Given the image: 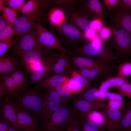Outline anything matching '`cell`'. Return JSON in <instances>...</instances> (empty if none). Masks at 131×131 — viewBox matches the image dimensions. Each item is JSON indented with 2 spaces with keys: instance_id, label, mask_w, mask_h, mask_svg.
<instances>
[{
  "instance_id": "obj_5",
  "label": "cell",
  "mask_w": 131,
  "mask_h": 131,
  "mask_svg": "<svg viewBox=\"0 0 131 131\" xmlns=\"http://www.w3.org/2000/svg\"><path fill=\"white\" fill-rule=\"evenodd\" d=\"M52 27L59 35L61 43L72 50L78 47L81 42L86 40L83 32L67 20Z\"/></svg>"
},
{
  "instance_id": "obj_12",
  "label": "cell",
  "mask_w": 131,
  "mask_h": 131,
  "mask_svg": "<svg viewBox=\"0 0 131 131\" xmlns=\"http://www.w3.org/2000/svg\"><path fill=\"white\" fill-rule=\"evenodd\" d=\"M59 54L54 52L44 61L42 65L32 72L30 77V85L37 84L52 73L53 65Z\"/></svg>"
},
{
  "instance_id": "obj_53",
  "label": "cell",
  "mask_w": 131,
  "mask_h": 131,
  "mask_svg": "<svg viewBox=\"0 0 131 131\" xmlns=\"http://www.w3.org/2000/svg\"><path fill=\"white\" fill-rule=\"evenodd\" d=\"M106 92L99 91L98 94V100H103L107 98L106 95Z\"/></svg>"
},
{
  "instance_id": "obj_19",
  "label": "cell",
  "mask_w": 131,
  "mask_h": 131,
  "mask_svg": "<svg viewBox=\"0 0 131 131\" xmlns=\"http://www.w3.org/2000/svg\"><path fill=\"white\" fill-rule=\"evenodd\" d=\"M6 75L10 76L12 78L20 95L25 93L30 88V81L28 74L21 66H17Z\"/></svg>"
},
{
  "instance_id": "obj_49",
  "label": "cell",
  "mask_w": 131,
  "mask_h": 131,
  "mask_svg": "<svg viewBox=\"0 0 131 131\" xmlns=\"http://www.w3.org/2000/svg\"><path fill=\"white\" fill-rule=\"evenodd\" d=\"M121 3L119 5L122 8L131 10V0H121Z\"/></svg>"
},
{
  "instance_id": "obj_31",
  "label": "cell",
  "mask_w": 131,
  "mask_h": 131,
  "mask_svg": "<svg viewBox=\"0 0 131 131\" xmlns=\"http://www.w3.org/2000/svg\"><path fill=\"white\" fill-rule=\"evenodd\" d=\"M0 79L3 81L7 90L8 94L9 96L16 98L20 95L14 81L10 76L6 75Z\"/></svg>"
},
{
  "instance_id": "obj_41",
  "label": "cell",
  "mask_w": 131,
  "mask_h": 131,
  "mask_svg": "<svg viewBox=\"0 0 131 131\" xmlns=\"http://www.w3.org/2000/svg\"><path fill=\"white\" fill-rule=\"evenodd\" d=\"M118 93L122 96H124L131 98V83H126L117 89Z\"/></svg>"
},
{
  "instance_id": "obj_48",
  "label": "cell",
  "mask_w": 131,
  "mask_h": 131,
  "mask_svg": "<svg viewBox=\"0 0 131 131\" xmlns=\"http://www.w3.org/2000/svg\"><path fill=\"white\" fill-rule=\"evenodd\" d=\"M8 94V91L3 81L1 80L0 82V98L1 99Z\"/></svg>"
},
{
  "instance_id": "obj_54",
  "label": "cell",
  "mask_w": 131,
  "mask_h": 131,
  "mask_svg": "<svg viewBox=\"0 0 131 131\" xmlns=\"http://www.w3.org/2000/svg\"><path fill=\"white\" fill-rule=\"evenodd\" d=\"M8 131H23L20 128L16 127L12 125L10 127Z\"/></svg>"
},
{
  "instance_id": "obj_21",
  "label": "cell",
  "mask_w": 131,
  "mask_h": 131,
  "mask_svg": "<svg viewBox=\"0 0 131 131\" xmlns=\"http://www.w3.org/2000/svg\"><path fill=\"white\" fill-rule=\"evenodd\" d=\"M73 77L64 83V85L72 92H81L89 88L91 80L78 74H74Z\"/></svg>"
},
{
  "instance_id": "obj_52",
  "label": "cell",
  "mask_w": 131,
  "mask_h": 131,
  "mask_svg": "<svg viewBox=\"0 0 131 131\" xmlns=\"http://www.w3.org/2000/svg\"><path fill=\"white\" fill-rule=\"evenodd\" d=\"M8 25L3 15H1L0 17V31L4 29Z\"/></svg>"
},
{
  "instance_id": "obj_29",
  "label": "cell",
  "mask_w": 131,
  "mask_h": 131,
  "mask_svg": "<svg viewBox=\"0 0 131 131\" xmlns=\"http://www.w3.org/2000/svg\"><path fill=\"white\" fill-rule=\"evenodd\" d=\"M0 12H2V15L8 25L14 27L18 18L17 12L5 6L2 0H0Z\"/></svg>"
},
{
  "instance_id": "obj_15",
  "label": "cell",
  "mask_w": 131,
  "mask_h": 131,
  "mask_svg": "<svg viewBox=\"0 0 131 131\" xmlns=\"http://www.w3.org/2000/svg\"><path fill=\"white\" fill-rule=\"evenodd\" d=\"M113 10L112 20L131 34V10L123 8L119 5Z\"/></svg>"
},
{
  "instance_id": "obj_39",
  "label": "cell",
  "mask_w": 131,
  "mask_h": 131,
  "mask_svg": "<svg viewBox=\"0 0 131 131\" xmlns=\"http://www.w3.org/2000/svg\"><path fill=\"white\" fill-rule=\"evenodd\" d=\"M54 89L59 95L64 99H67L71 96L72 92L64 85L61 84Z\"/></svg>"
},
{
  "instance_id": "obj_11",
  "label": "cell",
  "mask_w": 131,
  "mask_h": 131,
  "mask_svg": "<svg viewBox=\"0 0 131 131\" xmlns=\"http://www.w3.org/2000/svg\"><path fill=\"white\" fill-rule=\"evenodd\" d=\"M66 20L83 30L87 31L92 29L90 24L93 20L78 8L75 6L64 12Z\"/></svg>"
},
{
  "instance_id": "obj_24",
  "label": "cell",
  "mask_w": 131,
  "mask_h": 131,
  "mask_svg": "<svg viewBox=\"0 0 131 131\" xmlns=\"http://www.w3.org/2000/svg\"><path fill=\"white\" fill-rule=\"evenodd\" d=\"M130 82L126 77L116 76L107 78L101 83L98 89L102 92H106L111 88L116 89L121 87L125 83Z\"/></svg>"
},
{
  "instance_id": "obj_13",
  "label": "cell",
  "mask_w": 131,
  "mask_h": 131,
  "mask_svg": "<svg viewBox=\"0 0 131 131\" xmlns=\"http://www.w3.org/2000/svg\"><path fill=\"white\" fill-rule=\"evenodd\" d=\"M17 117L18 127L23 131H40L41 128L37 119L24 111L15 103H13Z\"/></svg>"
},
{
  "instance_id": "obj_33",
  "label": "cell",
  "mask_w": 131,
  "mask_h": 131,
  "mask_svg": "<svg viewBox=\"0 0 131 131\" xmlns=\"http://www.w3.org/2000/svg\"><path fill=\"white\" fill-rule=\"evenodd\" d=\"M78 0H50L51 5L63 10L64 12L75 7L79 1Z\"/></svg>"
},
{
  "instance_id": "obj_44",
  "label": "cell",
  "mask_w": 131,
  "mask_h": 131,
  "mask_svg": "<svg viewBox=\"0 0 131 131\" xmlns=\"http://www.w3.org/2000/svg\"><path fill=\"white\" fill-rule=\"evenodd\" d=\"M107 8L108 12L111 10H113L114 7L121 3L120 0H103Z\"/></svg>"
},
{
  "instance_id": "obj_51",
  "label": "cell",
  "mask_w": 131,
  "mask_h": 131,
  "mask_svg": "<svg viewBox=\"0 0 131 131\" xmlns=\"http://www.w3.org/2000/svg\"><path fill=\"white\" fill-rule=\"evenodd\" d=\"M11 125L5 122H0V131H8Z\"/></svg>"
},
{
  "instance_id": "obj_45",
  "label": "cell",
  "mask_w": 131,
  "mask_h": 131,
  "mask_svg": "<svg viewBox=\"0 0 131 131\" xmlns=\"http://www.w3.org/2000/svg\"><path fill=\"white\" fill-rule=\"evenodd\" d=\"M102 21L96 19L92 20L90 24L91 29L96 31H99L103 26Z\"/></svg>"
},
{
  "instance_id": "obj_4",
  "label": "cell",
  "mask_w": 131,
  "mask_h": 131,
  "mask_svg": "<svg viewBox=\"0 0 131 131\" xmlns=\"http://www.w3.org/2000/svg\"><path fill=\"white\" fill-rule=\"evenodd\" d=\"M112 34L109 44L116 50L120 60L131 56V34L120 26H111Z\"/></svg>"
},
{
  "instance_id": "obj_22",
  "label": "cell",
  "mask_w": 131,
  "mask_h": 131,
  "mask_svg": "<svg viewBox=\"0 0 131 131\" xmlns=\"http://www.w3.org/2000/svg\"><path fill=\"white\" fill-rule=\"evenodd\" d=\"M18 65V60L14 56L4 55L0 57V78L8 74Z\"/></svg>"
},
{
  "instance_id": "obj_7",
  "label": "cell",
  "mask_w": 131,
  "mask_h": 131,
  "mask_svg": "<svg viewBox=\"0 0 131 131\" xmlns=\"http://www.w3.org/2000/svg\"><path fill=\"white\" fill-rule=\"evenodd\" d=\"M50 4L34 12L21 15L18 18L13 27L17 40L20 38L39 21L41 20V16L49 6Z\"/></svg>"
},
{
  "instance_id": "obj_38",
  "label": "cell",
  "mask_w": 131,
  "mask_h": 131,
  "mask_svg": "<svg viewBox=\"0 0 131 131\" xmlns=\"http://www.w3.org/2000/svg\"><path fill=\"white\" fill-rule=\"evenodd\" d=\"M131 75V62H126L122 63L118 67L117 76L123 77Z\"/></svg>"
},
{
  "instance_id": "obj_42",
  "label": "cell",
  "mask_w": 131,
  "mask_h": 131,
  "mask_svg": "<svg viewBox=\"0 0 131 131\" xmlns=\"http://www.w3.org/2000/svg\"><path fill=\"white\" fill-rule=\"evenodd\" d=\"M99 37L103 41H105L110 38L112 34L111 27L103 26L99 31Z\"/></svg>"
},
{
  "instance_id": "obj_26",
  "label": "cell",
  "mask_w": 131,
  "mask_h": 131,
  "mask_svg": "<svg viewBox=\"0 0 131 131\" xmlns=\"http://www.w3.org/2000/svg\"><path fill=\"white\" fill-rule=\"evenodd\" d=\"M50 4V0H30L28 1L19 11L21 15L34 12Z\"/></svg>"
},
{
  "instance_id": "obj_9",
  "label": "cell",
  "mask_w": 131,
  "mask_h": 131,
  "mask_svg": "<svg viewBox=\"0 0 131 131\" xmlns=\"http://www.w3.org/2000/svg\"><path fill=\"white\" fill-rule=\"evenodd\" d=\"M66 99L62 98L54 89L47 90L39 119L42 120L58 110Z\"/></svg>"
},
{
  "instance_id": "obj_36",
  "label": "cell",
  "mask_w": 131,
  "mask_h": 131,
  "mask_svg": "<svg viewBox=\"0 0 131 131\" xmlns=\"http://www.w3.org/2000/svg\"><path fill=\"white\" fill-rule=\"evenodd\" d=\"M15 34L13 27L8 25L0 31V41H11Z\"/></svg>"
},
{
  "instance_id": "obj_56",
  "label": "cell",
  "mask_w": 131,
  "mask_h": 131,
  "mask_svg": "<svg viewBox=\"0 0 131 131\" xmlns=\"http://www.w3.org/2000/svg\"><path fill=\"white\" fill-rule=\"evenodd\" d=\"M128 131H131V127L129 129Z\"/></svg>"
},
{
  "instance_id": "obj_16",
  "label": "cell",
  "mask_w": 131,
  "mask_h": 131,
  "mask_svg": "<svg viewBox=\"0 0 131 131\" xmlns=\"http://www.w3.org/2000/svg\"><path fill=\"white\" fill-rule=\"evenodd\" d=\"M42 49L32 50L15 57L22 67L29 64L41 62L47 58L53 53Z\"/></svg>"
},
{
  "instance_id": "obj_1",
  "label": "cell",
  "mask_w": 131,
  "mask_h": 131,
  "mask_svg": "<svg viewBox=\"0 0 131 131\" xmlns=\"http://www.w3.org/2000/svg\"><path fill=\"white\" fill-rule=\"evenodd\" d=\"M47 90L36 84L26 92L16 98L15 103L39 120Z\"/></svg>"
},
{
  "instance_id": "obj_50",
  "label": "cell",
  "mask_w": 131,
  "mask_h": 131,
  "mask_svg": "<svg viewBox=\"0 0 131 131\" xmlns=\"http://www.w3.org/2000/svg\"><path fill=\"white\" fill-rule=\"evenodd\" d=\"M92 68L90 67H85L82 69L80 72L81 75L89 79L90 74V71Z\"/></svg>"
},
{
  "instance_id": "obj_46",
  "label": "cell",
  "mask_w": 131,
  "mask_h": 131,
  "mask_svg": "<svg viewBox=\"0 0 131 131\" xmlns=\"http://www.w3.org/2000/svg\"><path fill=\"white\" fill-rule=\"evenodd\" d=\"M125 103L124 102L109 99L108 104V105L110 107L118 109L122 107Z\"/></svg>"
},
{
  "instance_id": "obj_27",
  "label": "cell",
  "mask_w": 131,
  "mask_h": 131,
  "mask_svg": "<svg viewBox=\"0 0 131 131\" xmlns=\"http://www.w3.org/2000/svg\"><path fill=\"white\" fill-rule=\"evenodd\" d=\"M84 115L89 119L95 123L99 127L103 129L108 130L109 124L103 113L96 110H92Z\"/></svg>"
},
{
  "instance_id": "obj_23",
  "label": "cell",
  "mask_w": 131,
  "mask_h": 131,
  "mask_svg": "<svg viewBox=\"0 0 131 131\" xmlns=\"http://www.w3.org/2000/svg\"><path fill=\"white\" fill-rule=\"evenodd\" d=\"M67 78L66 76L64 75L50 74L37 84L40 87L47 89H52L64 83L66 81Z\"/></svg>"
},
{
  "instance_id": "obj_28",
  "label": "cell",
  "mask_w": 131,
  "mask_h": 131,
  "mask_svg": "<svg viewBox=\"0 0 131 131\" xmlns=\"http://www.w3.org/2000/svg\"><path fill=\"white\" fill-rule=\"evenodd\" d=\"M81 131H104L92 121L88 119L84 115L76 114Z\"/></svg>"
},
{
  "instance_id": "obj_6",
  "label": "cell",
  "mask_w": 131,
  "mask_h": 131,
  "mask_svg": "<svg viewBox=\"0 0 131 131\" xmlns=\"http://www.w3.org/2000/svg\"><path fill=\"white\" fill-rule=\"evenodd\" d=\"M40 20L34 25L38 33V41L41 49L49 51L53 49L60 50L62 54L66 55L67 51L61 45L58 38L54 33L43 27Z\"/></svg>"
},
{
  "instance_id": "obj_3",
  "label": "cell",
  "mask_w": 131,
  "mask_h": 131,
  "mask_svg": "<svg viewBox=\"0 0 131 131\" xmlns=\"http://www.w3.org/2000/svg\"><path fill=\"white\" fill-rule=\"evenodd\" d=\"M74 114L71 97L65 100L58 110L41 120V131H61Z\"/></svg>"
},
{
  "instance_id": "obj_25",
  "label": "cell",
  "mask_w": 131,
  "mask_h": 131,
  "mask_svg": "<svg viewBox=\"0 0 131 131\" xmlns=\"http://www.w3.org/2000/svg\"><path fill=\"white\" fill-rule=\"evenodd\" d=\"M47 18V22L52 27L66 20L64 11L61 9L53 6L48 11Z\"/></svg>"
},
{
  "instance_id": "obj_37",
  "label": "cell",
  "mask_w": 131,
  "mask_h": 131,
  "mask_svg": "<svg viewBox=\"0 0 131 131\" xmlns=\"http://www.w3.org/2000/svg\"><path fill=\"white\" fill-rule=\"evenodd\" d=\"M4 4L6 6L18 13L25 3V0H2Z\"/></svg>"
},
{
  "instance_id": "obj_2",
  "label": "cell",
  "mask_w": 131,
  "mask_h": 131,
  "mask_svg": "<svg viewBox=\"0 0 131 131\" xmlns=\"http://www.w3.org/2000/svg\"><path fill=\"white\" fill-rule=\"evenodd\" d=\"M69 53L76 56L98 58L113 62L120 60L117 55L110 49L108 44L98 36L91 42L78 47Z\"/></svg>"
},
{
  "instance_id": "obj_32",
  "label": "cell",
  "mask_w": 131,
  "mask_h": 131,
  "mask_svg": "<svg viewBox=\"0 0 131 131\" xmlns=\"http://www.w3.org/2000/svg\"><path fill=\"white\" fill-rule=\"evenodd\" d=\"M68 58L66 55H59L53 67L52 73L53 74L61 75L65 72L67 65Z\"/></svg>"
},
{
  "instance_id": "obj_18",
  "label": "cell",
  "mask_w": 131,
  "mask_h": 131,
  "mask_svg": "<svg viewBox=\"0 0 131 131\" xmlns=\"http://www.w3.org/2000/svg\"><path fill=\"white\" fill-rule=\"evenodd\" d=\"M75 113L85 114L90 111L98 108H103L108 106V105L98 101L91 102L77 97L71 96Z\"/></svg>"
},
{
  "instance_id": "obj_30",
  "label": "cell",
  "mask_w": 131,
  "mask_h": 131,
  "mask_svg": "<svg viewBox=\"0 0 131 131\" xmlns=\"http://www.w3.org/2000/svg\"><path fill=\"white\" fill-rule=\"evenodd\" d=\"M131 127V101H129L128 109L121 121L112 130L128 131Z\"/></svg>"
},
{
  "instance_id": "obj_40",
  "label": "cell",
  "mask_w": 131,
  "mask_h": 131,
  "mask_svg": "<svg viewBox=\"0 0 131 131\" xmlns=\"http://www.w3.org/2000/svg\"><path fill=\"white\" fill-rule=\"evenodd\" d=\"M16 41V38L11 41H0V57L4 55L9 48L13 46Z\"/></svg>"
},
{
  "instance_id": "obj_34",
  "label": "cell",
  "mask_w": 131,
  "mask_h": 131,
  "mask_svg": "<svg viewBox=\"0 0 131 131\" xmlns=\"http://www.w3.org/2000/svg\"><path fill=\"white\" fill-rule=\"evenodd\" d=\"M98 91L97 88L93 87L82 91L81 95L77 97L90 102L98 101L97 98Z\"/></svg>"
},
{
  "instance_id": "obj_55",
  "label": "cell",
  "mask_w": 131,
  "mask_h": 131,
  "mask_svg": "<svg viewBox=\"0 0 131 131\" xmlns=\"http://www.w3.org/2000/svg\"><path fill=\"white\" fill-rule=\"evenodd\" d=\"M106 129H105L104 131H106ZM106 131H119L114 130H108L106 129Z\"/></svg>"
},
{
  "instance_id": "obj_43",
  "label": "cell",
  "mask_w": 131,
  "mask_h": 131,
  "mask_svg": "<svg viewBox=\"0 0 131 131\" xmlns=\"http://www.w3.org/2000/svg\"><path fill=\"white\" fill-rule=\"evenodd\" d=\"M83 33L86 40L88 41L89 42L92 41L98 36L96 31L92 29L87 31H83Z\"/></svg>"
},
{
  "instance_id": "obj_20",
  "label": "cell",
  "mask_w": 131,
  "mask_h": 131,
  "mask_svg": "<svg viewBox=\"0 0 131 131\" xmlns=\"http://www.w3.org/2000/svg\"><path fill=\"white\" fill-rule=\"evenodd\" d=\"M129 101L125 103L119 109L114 108L108 106L101 111L104 113L109 124L108 130L112 129L120 122L125 115L129 106Z\"/></svg>"
},
{
  "instance_id": "obj_10",
  "label": "cell",
  "mask_w": 131,
  "mask_h": 131,
  "mask_svg": "<svg viewBox=\"0 0 131 131\" xmlns=\"http://www.w3.org/2000/svg\"><path fill=\"white\" fill-rule=\"evenodd\" d=\"M76 6L93 20L98 19L103 21L107 12L102 2L99 0H79Z\"/></svg>"
},
{
  "instance_id": "obj_35",
  "label": "cell",
  "mask_w": 131,
  "mask_h": 131,
  "mask_svg": "<svg viewBox=\"0 0 131 131\" xmlns=\"http://www.w3.org/2000/svg\"><path fill=\"white\" fill-rule=\"evenodd\" d=\"M61 131H81L78 120L75 113L66 124Z\"/></svg>"
},
{
  "instance_id": "obj_17",
  "label": "cell",
  "mask_w": 131,
  "mask_h": 131,
  "mask_svg": "<svg viewBox=\"0 0 131 131\" xmlns=\"http://www.w3.org/2000/svg\"><path fill=\"white\" fill-rule=\"evenodd\" d=\"M0 121L18 127L17 117L15 108L7 94L1 104L0 114Z\"/></svg>"
},
{
  "instance_id": "obj_14",
  "label": "cell",
  "mask_w": 131,
  "mask_h": 131,
  "mask_svg": "<svg viewBox=\"0 0 131 131\" xmlns=\"http://www.w3.org/2000/svg\"><path fill=\"white\" fill-rule=\"evenodd\" d=\"M73 59H74L75 65L81 69L85 67L107 69L112 68L114 66L112 62L85 56H76Z\"/></svg>"
},
{
  "instance_id": "obj_47",
  "label": "cell",
  "mask_w": 131,
  "mask_h": 131,
  "mask_svg": "<svg viewBox=\"0 0 131 131\" xmlns=\"http://www.w3.org/2000/svg\"><path fill=\"white\" fill-rule=\"evenodd\" d=\"M106 94L107 97L109 99L124 102L122 96L118 93L106 91Z\"/></svg>"
},
{
  "instance_id": "obj_8",
  "label": "cell",
  "mask_w": 131,
  "mask_h": 131,
  "mask_svg": "<svg viewBox=\"0 0 131 131\" xmlns=\"http://www.w3.org/2000/svg\"><path fill=\"white\" fill-rule=\"evenodd\" d=\"M15 57L29 51L41 49L38 41V33L34 26L18 39L12 47Z\"/></svg>"
}]
</instances>
